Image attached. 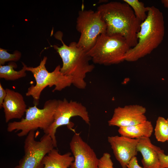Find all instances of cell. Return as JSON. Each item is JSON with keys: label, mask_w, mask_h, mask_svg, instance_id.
Masks as SVG:
<instances>
[{"label": "cell", "mask_w": 168, "mask_h": 168, "mask_svg": "<svg viewBox=\"0 0 168 168\" xmlns=\"http://www.w3.org/2000/svg\"><path fill=\"white\" fill-rule=\"evenodd\" d=\"M165 34L162 12L154 6L149 7L147 16L141 23L137 34L138 43L127 51L124 60L133 62L150 54L163 40Z\"/></svg>", "instance_id": "obj_2"}, {"label": "cell", "mask_w": 168, "mask_h": 168, "mask_svg": "<svg viewBox=\"0 0 168 168\" xmlns=\"http://www.w3.org/2000/svg\"><path fill=\"white\" fill-rule=\"evenodd\" d=\"M131 48L125 38L120 35H100L94 46L87 53L96 64L108 66L124 61Z\"/></svg>", "instance_id": "obj_4"}, {"label": "cell", "mask_w": 168, "mask_h": 168, "mask_svg": "<svg viewBox=\"0 0 168 168\" xmlns=\"http://www.w3.org/2000/svg\"><path fill=\"white\" fill-rule=\"evenodd\" d=\"M21 56V53L18 50H15L11 54L8 53L7 50L0 48V65H4L6 62H17Z\"/></svg>", "instance_id": "obj_20"}, {"label": "cell", "mask_w": 168, "mask_h": 168, "mask_svg": "<svg viewBox=\"0 0 168 168\" xmlns=\"http://www.w3.org/2000/svg\"><path fill=\"white\" fill-rule=\"evenodd\" d=\"M76 28L80 33L77 45L87 52L94 46L100 35L106 33V24L97 10L79 11Z\"/></svg>", "instance_id": "obj_7"}, {"label": "cell", "mask_w": 168, "mask_h": 168, "mask_svg": "<svg viewBox=\"0 0 168 168\" xmlns=\"http://www.w3.org/2000/svg\"><path fill=\"white\" fill-rule=\"evenodd\" d=\"M74 161L71 152L61 154L54 148L45 156L42 163L44 168H70Z\"/></svg>", "instance_id": "obj_15"}, {"label": "cell", "mask_w": 168, "mask_h": 168, "mask_svg": "<svg viewBox=\"0 0 168 168\" xmlns=\"http://www.w3.org/2000/svg\"><path fill=\"white\" fill-rule=\"evenodd\" d=\"M166 120H167V123H168V118L166 119ZM167 141V142H168V140Z\"/></svg>", "instance_id": "obj_26"}, {"label": "cell", "mask_w": 168, "mask_h": 168, "mask_svg": "<svg viewBox=\"0 0 168 168\" xmlns=\"http://www.w3.org/2000/svg\"><path fill=\"white\" fill-rule=\"evenodd\" d=\"M161 148L153 145L149 138H138L137 151L141 154V162L144 168H162L160 165L158 152Z\"/></svg>", "instance_id": "obj_14"}, {"label": "cell", "mask_w": 168, "mask_h": 168, "mask_svg": "<svg viewBox=\"0 0 168 168\" xmlns=\"http://www.w3.org/2000/svg\"><path fill=\"white\" fill-rule=\"evenodd\" d=\"M7 95L2 105L6 123L13 119H21L25 114L27 105L23 96L20 93L6 89Z\"/></svg>", "instance_id": "obj_13"}, {"label": "cell", "mask_w": 168, "mask_h": 168, "mask_svg": "<svg viewBox=\"0 0 168 168\" xmlns=\"http://www.w3.org/2000/svg\"><path fill=\"white\" fill-rule=\"evenodd\" d=\"M79 116L88 125L90 124V118L87 109L82 103L77 101H68L66 98L58 100L55 110L54 120L50 126L44 131L52 138L54 147H57L55 134L59 127L66 125L68 128L72 130L73 124L70 121L73 117Z\"/></svg>", "instance_id": "obj_8"}, {"label": "cell", "mask_w": 168, "mask_h": 168, "mask_svg": "<svg viewBox=\"0 0 168 168\" xmlns=\"http://www.w3.org/2000/svg\"><path fill=\"white\" fill-rule=\"evenodd\" d=\"M153 131L152 122L147 120L135 125L119 127L118 132L120 135L131 138L138 139L142 137L150 138Z\"/></svg>", "instance_id": "obj_16"}, {"label": "cell", "mask_w": 168, "mask_h": 168, "mask_svg": "<svg viewBox=\"0 0 168 168\" xmlns=\"http://www.w3.org/2000/svg\"><path fill=\"white\" fill-rule=\"evenodd\" d=\"M97 11L106 25V34L122 35L131 48L137 44V34L142 22L136 17L127 3L110 2L99 6Z\"/></svg>", "instance_id": "obj_1"}, {"label": "cell", "mask_w": 168, "mask_h": 168, "mask_svg": "<svg viewBox=\"0 0 168 168\" xmlns=\"http://www.w3.org/2000/svg\"><path fill=\"white\" fill-rule=\"evenodd\" d=\"M57 102L56 99H49L45 101L42 109L38 108L36 105L29 107L26 110L25 118L20 121L8 123L7 131H20L17 134L19 137L27 136L31 131L38 128L44 131L54 121Z\"/></svg>", "instance_id": "obj_6"}, {"label": "cell", "mask_w": 168, "mask_h": 168, "mask_svg": "<svg viewBox=\"0 0 168 168\" xmlns=\"http://www.w3.org/2000/svg\"><path fill=\"white\" fill-rule=\"evenodd\" d=\"M127 168H144L140 166L138 163L137 158L134 156L129 162Z\"/></svg>", "instance_id": "obj_24"}, {"label": "cell", "mask_w": 168, "mask_h": 168, "mask_svg": "<svg viewBox=\"0 0 168 168\" xmlns=\"http://www.w3.org/2000/svg\"><path fill=\"white\" fill-rule=\"evenodd\" d=\"M154 135L157 141L164 142L168 140V124L166 119L158 117L154 129Z\"/></svg>", "instance_id": "obj_18"}, {"label": "cell", "mask_w": 168, "mask_h": 168, "mask_svg": "<svg viewBox=\"0 0 168 168\" xmlns=\"http://www.w3.org/2000/svg\"><path fill=\"white\" fill-rule=\"evenodd\" d=\"M158 153L161 167L168 168V155H166L164 151L162 149L159 151Z\"/></svg>", "instance_id": "obj_22"}, {"label": "cell", "mask_w": 168, "mask_h": 168, "mask_svg": "<svg viewBox=\"0 0 168 168\" xmlns=\"http://www.w3.org/2000/svg\"><path fill=\"white\" fill-rule=\"evenodd\" d=\"M22 64V68L18 71L14 70L17 66L14 62H9L7 65H0V78L7 81H13L25 77L27 66L23 63Z\"/></svg>", "instance_id": "obj_17"}, {"label": "cell", "mask_w": 168, "mask_h": 168, "mask_svg": "<svg viewBox=\"0 0 168 168\" xmlns=\"http://www.w3.org/2000/svg\"><path fill=\"white\" fill-rule=\"evenodd\" d=\"M161 2L165 7L168 8V0H162Z\"/></svg>", "instance_id": "obj_25"}, {"label": "cell", "mask_w": 168, "mask_h": 168, "mask_svg": "<svg viewBox=\"0 0 168 168\" xmlns=\"http://www.w3.org/2000/svg\"><path fill=\"white\" fill-rule=\"evenodd\" d=\"M108 141L122 168H127L129 161L137 155V146L138 139L116 135L108 137Z\"/></svg>", "instance_id": "obj_12"}, {"label": "cell", "mask_w": 168, "mask_h": 168, "mask_svg": "<svg viewBox=\"0 0 168 168\" xmlns=\"http://www.w3.org/2000/svg\"><path fill=\"white\" fill-rule=\"evenodd\" d=\"M132 9L136 17L141 22L147 16L149 7H146L144 3L138 0H124Z\"/></svg>", "instance_id": "obj_19"}, {"label": "cell", "mask_w": 168, "mask_h": 168, "mask_svg": "<svg viewBox=\"0 0 168 168\" xmlns=\"http://www.w3.org/2000/svg\"><path fill=\"white\" fill-rule=\"evenodd\" d=\"M74 161L70 168H98L99 159L94 150L75 133L69 143Z\"/></svg>", "instance_id": "obj_10"}, {"label": "cell", "mask_w": 168, "mask_h": 168, "mask_svg": "<svg viewBox=\"0 0 168 168\" xmlns=\"http://www.w3.org/2000/svg\"><path fill=\"white\" fill-rule=\"evenodd\" d=\"M98 168H114L113 163L110 154L107 152L103 153L99 159Z\"/></svg>", "instance_id": "obj_21"}, {"label": "cell", "mask_w": 168, "mask_h": 168, "mask_svg": "<svg viewBox=\"0 0 168 168\" xmlns=\"http://www.w3.org/2000/svg\"><path fill=\"white\" fill-rule=\"evenodd\" d=\"M63 36L60 31L55 33L54 37L61 41L62 45L53 46L62 60L60 71L65 75L72 77V84L75 87L85 89L86 86L85 80L86 74L94 70L95 66L90 63L91 57L86 51L77 46V42H72L67 45L62 40Z\"/></svg>", "instance_id": "obj_3"}, {"label": "cell", "mask_w": 168, "mask_h": 168, "mask_svg": "<svg viewBox=\"0 0 168 168\" xmlns=\"http://www.w3.org/2000/svg\"><path fill=\"white\" fill-rule=\"evenodd\" d=\"M47 59V57L44 56L38 66L26 68V71L31 72L33 74L36 84L29 87L26 95L27 96H31L34 105L36 106L39 104L42 91L46 87L55 86L52 91L54 92L60 91L72 84V77L63 74L60 71V65L56 66L52 72H49L45 66Z\"/></svg>", "instance_id": "obj_5"}, {"label": "cell", "mask_w": 168, "mask_h": 168, "mask_svg": "<svg viewBox=\"0 0 168 168\" xmlns=\"http://www.w3.org/2000/svg\"><path fill=\"white\" fill-rule=\"evenodd\" d=\"M146 108L139 105H131L115 108L112 118L108 121L109 126L119 127L135 125L147 120Z\"/></svg>", "instance_id": "obj_11"}, {"label": "cell", "mask_w": 168, "mask_h": 168, "mask_svg": "<svg viewBox=\"0 0 168 168\" xmlns=\"http://www.w3.org/2000/svg\"><path fill=\"white\" fill-rule=\"evenodd\" d=\"M35 132L31 131L24 141V155L14 168H44L42 163L45 156L54 148L52 138L44 134L40 141L35 139Z\"/></svg>", "instance_id": "obj_9"}, {"label": "cell", "mask_w": 168, "mask_h": 168, "mask_svg": "<svg viewBox=\"0 0 168 168\" xmlns=\"http://www.w3.org/2000/svg\"><path fill=\"white\" fill-rule=\"evenodd\" d=\"M7 92L0 83V108H2V105L4 100L7 95Z\"/></svg>", "instance_id": "obj_23"}]
</instances>
